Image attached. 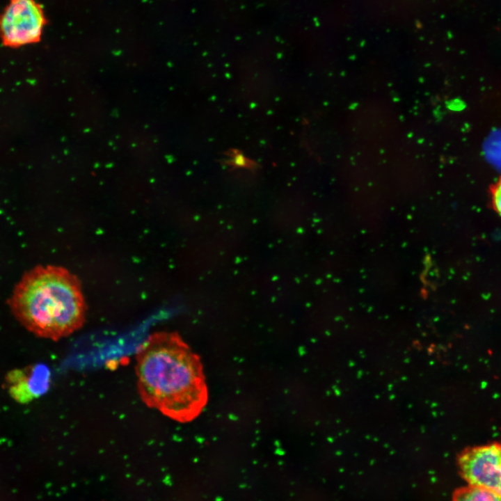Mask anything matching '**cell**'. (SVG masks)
Returning <instances> with one entry per match:
<instances>
[{"label":"cell","instance_id":"obj_1","mask_svg":"<svg viewBox=\"0 0 501 501\" xmlns=\"http://www.w3.org/2000/svg\"><path fill=\"white\" fill-rule=\"evenodd\" d=\"M139 397L149 408L180 423L197 418L208 402L200 356L176 332L150 334L135 355Z\"/></svg>","mask_w":501,"mask_h":501},{"label":"cell","instance_id":"obj_2","mask_svg":"<svg viewBox=\"0 0 501 501\" xmlns=\"http://www.w3.org/2000/svg\"><path fill=\"white\" fill-rule=\"evenodd\" d=\"M19 323L38 337L57 341L82 327L86 305L77 277L53 265L24 273L8 300Z\"/></svg>","mask_w":501,"mask_h":501},{"label":"cell","instance_id":"obj_3","mask_svg":"<svg viewBox=\"0 0 501 501\" xmlns=\"http://www.w3.org/2000/svg\"><path fill=\"white\" fill-rule=\"evenodd\" d=\"M45 24L44 11L35 0H8L0 13V39L10 48L34 44Z\"/></svg>","mask_w":501,"mask_h":501},{"label":"cell","instance_id":"obj_4","mask_svg":"<svg viewBox=\"0 0 501 501\" xmlns=\"http://www.w3.org/2000/svg\"><path fill=\"white\" fill-rule=\"evenodd\" d=\"M462 477L470 485L481 486L501 496V443L466 448L458 459Z\"/></svg>","mask_w":501,"mask_h":501},{"label":"cell","instance_id":"obj_5","mask_svg":"<svg viewBox=\"0 0 501 501\" xmlns=\"http://www.w3.org/2000/svg\"><path fill=\"white\" fill-rule=\"evenodd\" d=\"M453 501H501V496L487 488L468 484L456 493Z\"/></svg>","mask_w":501,"mask_h":501},{"label":"cell","instance_id":"obj_6","mask_svg":"<svg viewBox=\"0 0 501 501\" xmlns=\"http://www.w3.org/2000/svg\"><path fill=\"white\" fill-rule=\"evenodd\" d=\"M493 206L496 212L501 216V177L491 188Z\"/></svg>","mask_w":501,"mask_h":501}]
</instances>
